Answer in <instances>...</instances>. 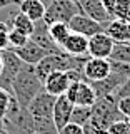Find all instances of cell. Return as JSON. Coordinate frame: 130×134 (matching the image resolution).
Masks as SVG:
<instances>
[{
  "label": "cell",
  "mask_w": 130,
  "mask_h": 134,
  "mask_svg": "<svg viewBox=\"0 0 130 134\" xmlns=\"http://www.w3.org/2000/svg\"><path fill=\"white\" fill-rule=\"evenodd\" d=\"M40 91H44V81L37 74L35 65L23 64V67L20 69V72L17 74V77L14 81V86H12V94L15 96L18 106L28 107L32 99Z\"/></svg>",
  "instance_id": "6da1fadb"
},
{
  "label": "cell",
  "mask_w": 130,
  "mask_h": 134,
  "mask_svg": "<svg viewBox=\"0 0 130 134\" xmlns=\"http://www.w3.org/2000/svg\"><path fill=\"white\" fill-rule=\"evenodd\" d=\"M125 117L122 116L119 109V102L115 100L114 96H107V97H98L95 104L92 106V119L90 124L95 126L100 131H107L114 122L122 121Z\"/></svg>",
  "instance_id": "7a4b0ae2"
},
{
  "label": "cell",
  "mask_w": 130,
  "mask_h": 134,
  "mask_svg": "<svg viewBox=\"0 0 130 134\" xmlns=\"http://www.w3.org/2000/svg\"><path fill=\"white\" fill-rule=\"evenodd\" d=\"M77 14H82V8L73 0H52L45 7L44 20L47 25L53 24V22H67L69 24L70 19Z\"/></svg>",
  "instance_id": "3957f363"
},
{
  "label": "cell",
  "mask_w": 130,
  "mask_h": 134,
  "mask_svg": "<svg viewBox=\"0 0 130 134\" xmlns=\"http://www.w3.org/2000/svg\"><path fill=\"white\" fill-rule=\"evenodd\" d=\"M0 54H2V60H3V69H2V74H0V89H3V91L12 94L14 81H15L17 74L20 72V69L23 67L25 62L10 47L5 49V50H0Z\"/></svg>",
  "instance_id": "277c9868"
},
{
  "label": "cell",
  "mask_w": 130,
  "mask_h": 134,
  "mask_svg": "<svg viewBox=\"0 0 130 134\" xmlns=\"http://www.w3.org/2000/svg\"><path fill=\"white\" fill-rule=\"evenodd\" d=\"M112 72L110 59H100V57H89L83 64V77L87 82H95L105 79Z\"/></svg>",
  "instance_id": "5b68a950"
},
{
  "label": "cell",
  "mask_w": 130,
  "mask_h": 134,
  "mask_svg": "<svg viewBox=\"0 0 130 134\" xmlns=\"http://www.w3.org/2000/svg\"><path fill=\"white\" fill-rule=\"evenodd\" d=\"M72 77H70L69 70H55V72L48 74L44 79V91L52 96H62L65 94L69 86L72 84Z\"/></svg>",
  "instance_id": "8992f818"
},
{
  "label": "cell",
  "mask_w": 130,
  "mask_h": 134,
  "mask_svg": "<svg viewBox=\"0 0 130 134\" xmlns=\"http://www.w3.org/2000/svg\"><path fill=\"white\" fill-rule=\"evenodd\" d=\"M55 96L48 94L45 91H40L35 97L32 99V102L28 104V112L32 114L33 119L37 117H52L53 114V104H55Z\"/></svg>",
  "instance_id": "52a82bcc"
},
{
  "label": "cell",
  "mask_w": 130,
  "mask_h": 134,
  "mask_svg": "<svg viewBox=\"0 0 130 134\" xmlns=\"http://www.w3.org/2000/svg\"><path fill=\"white\" fill-rule=\"evenodd\" d=\"M69 27H70L72 32H77V34L85 35V37H92V35H95V34L103 32V25L98 24L97 20L90 19V17L85 15V14L73 15L69 22Z\"/></svg>",
  "instance_id": "ba28073f"
},
{
  "label": "cell",
  "mask_w": 130,
  "mask_h": 134,
  "mask_svg": "<svg viewBox=\"0 0 130 134\" xmlns=\"http://www.w3.org/2000/svg\"><path fill=\"white\" fill-rule=\"evenodd\" d=\"M128 79H130V77H127V75H123V74L110 72L105 79H102V81H95V82H90V84H92L95 94H97V99H98V97H107V96H112L125 81H128Z\"/></svg>",
  "instance_id": "9c48e42d"
},
{
  "label": "cell",
  "mask_w": 130,
  "mask_h": 134,
  "mask_svg": "<svg viewBox=\"0 0 130 134\" xmlns=\"http://www.w3.org/2000/svg\"><path fill=\"white\" fill-rule=\"evenodd\" d=\"M115 42L107 35L105 32L95 34L89 37V57H100V59H108L114 50Z\"/></svg>",
  "instance_id": "30bf717a"
},
{
  "label": "cell",
  "mask_w": 130,
  "mask_h": 134,
  "mask_svg": "<svg viewBox=\"0 0 130 134\" xmlns=\"http://www.w3.org/2000/svg\"><path fill=\"white\" fill-rule=\"evenodd\" d=\"M30 39L33 42H37L40 47H44L48 54H60L62 52V47H58L52 40V37L48 34V25L45 24L44 19L35 22V29H33V34L30 35Z\"/></svg>",
  "instance_id": "8fae6325"
},
{
  "label": "cell",
  "mask_w": 130,
  "mask_h": 134,
  "mask_svg": "<svg viewBox=\"0 0 130 134\" xmlns=\"http://www.w3.org/2000/svg\"><path fill=\"white\" fill-rule=\"evenodd\" d=\"M80 8H82V14H85L90 19L97 20L103 27H105V24H108L112 20L110 12L107 10L105 3L102 0H80Z\"/></svg>",
  "instance_id": "7c38bea8"
},
{
  "label": "cell",
  "mask_w": 130,
  "mask_h": 134,
  "mask_svg": "<svg viewBox=\"0 0 130 134\" xmlns=\"http://www.w3.org/2000/svg\"><path fill=\"white\" fill-rule=\"evenodd\" d=\"M14 52L18 55L25 64H30V65H37L44 57L48 55V52L44 47H40L37 42H33L32 39L27 40V44L22 45L18 49H14Z\"/></svg>",
  "instance_id": "4fadbf2b"
},
{
  "label": "cell",
  "mask_w": 130,
  "mask_h": 134,
  "mask_svg": "<svg viewBox=\"0 0 130 134\" xmlns=\"http://www.w3.org/2000/svg\"><path fill=\"white\" fill-rule=\"evenodd\" d=\"M73 102H70L67 99L65 94L62 96H57L55 99V104H53V122H55L57 129H62L65 124L70 122V116H72V111H73Z\"/></svg>",
  "instance_id": "5bb4252c"
},
{
  "label": "cell",
  "mask_w": 130,
  "mask_h": 134,
  "mask_svg": "<svg viewBox=\"0 0 130 134\" xmlns=\"http://www.w3.org/2000/svg\"><path fill=\"white\" fill-rule=\"evenodd\" d=\"M62 50L75 57H89V37L80 35L77 32H70V35L62 45Z\"/></svg>",
  "instance_id": "9a60e30c"
},
{
  "label": "cell",
  "mask_w": 130,
  "mask_h": 134,
  "mask_svg": "<svg viewBox=\"0 0 130 134\" xmlns=\"http://www.w3.org/2000/svg\"><path fill=\"white\" fill-rule=\"evenodd\" d=\"M103 32L115 42H128L130 40V22L123 19H112L108 24H105Z\"/></svg>",
  "instance_id": "2e32d148"
},
{
  "label": "cell",
  "mask_w": 130,
  "mask_h": 134,
  "mask_svg": "<svg viewBox=\"0 0 130 134\" xmlns=\"http://www.w3.org/2000/svg\"><path fill=\"white\" fill-rule=\"evenodd\" d=\"M97 100V94H95L94 87L90 82L80 81L78 82V89H77V96H75V106H83V107H92Z\"/></svg>",
  "instance_id": "e0dca14e"
},
{
  "label": "cell",
  "mask_w": 130,
  "mask_h": 134,
  "mask_svg": "<svg viewBox=\"0 0 130 134\" xmlns=\"http://www.w3.org/2000/svg\"><path fill=\"white\" fill-rule=\"evenodd\" d=\"M17 7H18V12L25 14L33 22L42 20L45 15V5L40 0H22V2H18Z\"/></svg>",
  "instance_id": "ac0fdd59"
},
{
  "label": "cell",
  "mask_w": 130,
  "mask_h": 134,
  "mask_svg": "<svg viewBox=\"0 0 130 134\" xmlns=\"http://www.w3.org/2000/svg\"><path fill=\"white\" fill-rule=\"evenodd\" d=\"M70 32L72 30H70V27H69L67 22H53V24L48 25V34L58 47L64 45V42L67 40V37L70 35Z\"/></svg>",
  "instance_id": "d6986e66"
},
{
  "label": "cell",
  "mask_w": 130,
  "mask_h": 134,
  "mask_svg": "<svg viewBox=\"0 0 130 134\" xmlns=\"http://www.w3.org/2000/svg\"><path fill=\"white\" fill-rule=\"evenodd\" d=\"M12 29H17V30H20L22 34L30 37L33 34V29H35V22L30 20L25 14L22 12H18L15 17H14V22H12Z\"/></svg>",
  "instance_id": "ffe728a7"
},
{
  "label": "cell",
  "mask_w": 130,
  "mask_h": 134,
  "mask_svg": "<svg viewBox=\"0 0 130 134\" xmlns=\"http://www.w3.org/2000/svg\"><path fill=\"white\" fill-rule=\"evenodd\" d=\"M92 119V107H83V106H73L72 116H70V122L78 124V126H85L89 124Z\"/></svg>",
  "instance_id": "44dd1931"
},
{
  "label": "cell",
  "mask_w": 130,
  "mask_h": 134,
  "mask_svg": "<svg viewBox=\"0 0 130 134\" xmlns=\"http://www.w3.org/2000/svg\"><path fill=\"white\" fill-rule=\"evenodd\" d=\"M33 131L42 134H58L53 117H37V119H33Z\"/></svg>",
  "instance_id": "7402d4cb"
},
{
  "label": "cell",
  "mask_w": 130,
  "mask_h": 134,
  "mask_svg": "<svg viewBox=\"0 0 130 134\" xmlns=\"http://www.w3.org/2000/svg\"><path fill=\"white\" fill-rule=\"evenodd\" d=\"M108 59L130 64V42H117Z\"/></svg>",
  "instance_id": "603a6c76"
},
{
  "label": "cell",
  "mask_w": 130,
  "mask_h": 134,
  "mask_svg": "<svg viewBox=\"0 0 130 134\" xmlns=\"http://www.w3.org/2000/svg\"><path fill=\"white\" fill-rule=\"evenodd\" d=\"M28 39H30V37L25 35V34H22L20 30H17V29H10V30H8V47H10V49L22 47V45L27 44Z\"/></svg>",
  "instance_id": "cb8c5ba5"
},
{
  "label": "cell",
  "mask_w": 130,
  "mask_h": 134,
  "mask_svg": "<svg viewBox=\"0 0 130 134\" xmlns=\"http://www.w3.org/2000/svg\"><path fill=\"white\" fill-rule=\"evenodd\" d=\"M12 96H14V94L0 89V122H3V119H5V116L8 112V106H10Z\"/></svg>",
  "instance_id": "d4e9b609"
},
{
  "label": "cell",
  "mask_w": 130,
  "mask_h": 134,
  "mask_svg": "<svg viewBox=\"0 0 130 134\" xmlns=\"http://www.w3.org/2000/svg\"><path fill=\"white\" fill-rule=\"evenodd\" d=\"M108 134H130V122L128 119H122V121H117L107 129Z\"/></svg>",
  "instance_id": "484cf974"
},
{
  "label": "cell",
  "mask_w": 130,
  "mask_h": 134,
  "mask_svg": "<svg viewBox=\"0 0 130 134\" xmlns=\"http://www.w3.org/2000/svg\"><path fill=\"white\" fill-rule=\"evenodd\" d=\"M58 134H85V132H83L82 126L69 122V124H65L62 129H58Z\"/></svg>",
  "instance_id": "4316f807"
},
{
  "label": "cell",
  "mask_w": 130,
  "mask_h": 134,
  "mask_svg": "<svg viewBox=\"0 0 130 134\" xmlns=\"http://www.w3.org/2000/svg\"><path fill=\"white\" fill-rule=\"evenodd\" d=\"M8 30L10 29L3 22H0V50L8 49Z\"/></svg>",
  "instance_id": "83f0119b"
},
{
  "label": "cell",
  "mask_w": 130,
  "mask_h": 134,
  "mask_svg": "<svg viewBox=\"0 0 130 134\" xmlns=\"http://www.w3.org/2000/svg\"><path fill=\"white\" fill-rule=\"evenodd\" d=\"M119 109H120V112H122V116L125 119L130 121V96L119 100Z\"/></svg>",
  "instance_id": "f1b7e54d"
},
{
  "label": "cell",
  "mask_w": 130,
  "mask_h": 134,
  "mask_svg": "<svg viewBox=\"0 0 130 134\" xmlns=\"http://www.w3.org/2000/svg\"><path fill=\"white\" fill-rule=\"evenodd\" d=\"M78 82H80V81H73V82H72V84H70V86H69V89H67V92H65L67 99H69L70 102H75V96H77Z\"/></svg>",
  "instance_id": "f546056e"
},
{
  "label": "cell",
  "mask_w": 130,
  "mask_h": 134,
  "mask_svg": "<svg viewBox=\"0 0 130 134\" xmlns=\"http://www.w3.org/2000/svg\"><path fill=\"white\" fill-rule=\"evenodd\" d=\"M83 132H85V134H108L107 131H100V129H97L95 126H92L90 122L83 126Z\"/></svg>",
  "instance_id": "4dcf8cb0"
},
{
  "label": "cell",
  "mask_w": 130,
  "mask_h": 134,
  "mask_svg": "<svg viewBox=\"0 0 130 134\" xmlns=\"http://www.w3.org/2000/svg\"><path fill=\"white\" fill-rule=\"evenodd\" d=\"M12 3H15V5H17L15 0H0V10L5 8V7H8V5H12Z\"/></svg>",
  "instance_id": "1f68e13d"
},
{
  "label": "cell",
  "mask_w": 130,
  "mask_h": 134,
  "mask_svg": "<svg viewBox=\"0 0 130 134\" xmlns=\"http://www.w3.org/2000/svg\"><path fill=\"white\" fill-rule=\"evenodd\" d=\"M2 69H3V60H2V54H0V74H2Z\"/></svg>",
  "instance_id": "d6a6232c"
},
{
  "label": "cell",
  "mask_w": 130,
  "mask_h": 134,
  "mask_svg": "<svg viewBox=\"0 0 130 134\" xmlns=\"http://www.w3.org/2000/svg\"><path fill=\"white\" fill-rule=\"evenodd\" d=\"M40 2H42V3H44V5H45V7H47V5H48V3H50V2H52V0H40Z\"/></svg>",
  "instance_id": "836d02e7"
},
{
  "label": "cell",
  "mask_w": 130,
  "mask_h": 134,
  "mask_svg": "<svg viewBox=\"0 0 130 134\" xmlns=\"http://www.w3.org/2000/svg\"><path fill=\"white\" fill-rule=\"evenodd\" d=\"M8 134H22V132H17V131H7Z\"/></svg>",
  "instance_id": "e575fe53"
},
{
  "label": "cell",
  "mask_w": 130,
  "mask_h": 134,
  "mask_svg": "<svg viewBox=\"0 0 130 134\" xmlns=\"http://www.w3.org/2000/svg\"><path fill=\"white\" fill-rule=\"evenodd\" d=\"M73 2H75V3H78V5H80V0H73Z\"/></svg>",
  "instance_id": "d590c367"
},
{
  "label": "cell",
  "mask_w": 130,
  "mask_h": 134,
  "mask_svg": "<svg viewBox=\"0 0 130 134\" xmlns=\"http://www.w3.org/2000/svg\"><path fill=\"white\" fill-rule=\"evenodd\" d=\"M32 134H42V132H37V131H33V132H32Z\"/></svg>",
  "instance_id": "8d00e7d4"
},
{
  "label": "cell",
  "mask_w": 130,
  "mask_h": 134,
  "mask_svg": "<svg viewBox=\"0 0 130 134\" xmlns=\"http://www.w3.org/2000/svg\"><path fill=\"white\" fill-rule=\"evenodd\" d=\"M15 2H17V5H18V2H22V0H15Z\"/></svg>",
  "instance_id": "74e56055"
}]
</instances>
